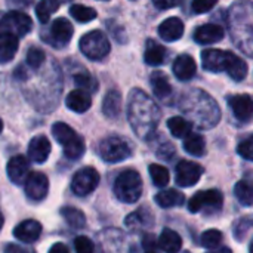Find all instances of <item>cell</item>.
Masks as SVG:
<instances>
[{
  "instance_id": "cell-21",
  "label": "cell",
  "mask_w": 253,
  "mask_h": 253,
  "mask_svg": "<svg viewBox=\"0 0 253 253\" xmlns=\"http://www.w3.org/2000/svg\"><path fill=\"white\" fill-rule=\"evenodd\" d=\"M151 89L154 92V95L162 101V102H169L170 96H172V86L169 83V79L166 77L165 73L162 71H154L151 74Z\"/></svg>"
},
{
  "instance_id": "cell-20",
  "label": "cell",
  "mask_w": 253,
  "mask_h": 253,
  "mask_svg": "<svg viewBox=\"0 0 253 253\" xmlns=\"http://www.w3.org/2000/svg\"><path fill=\"white\" fill-rule=\"evenodd\" d=\"M196 61L190 55H181L175 59L173 62V74L176 76L178 80L181 82H188L196 76Z\"/></svg>"
},
{
  "instance_id": "cell-50",
  "label": "cell",
  "mask_w": 253,
  "mask_h": 253,
  "mask_svg": "<svg viewBox=\"0 0 253 253\" xmlns=\"http://www.w3.org/2000/svg\"><path fill=\"white\" fill-rule=\"evenodd\" d=\"M49 253H70V251H68V248L64 243H55L49 249Z\"/></svg>"
},
{
  "instance_id": "cell-56",
  "label": "cell",
  "mask_w": 253,
  "mask_h": 253,
  "mask_svg": "<svg viewBox=\"0 0 253 253\" xmlns=\"http://www.w3.org/2000/svg\"><path fill=\"white\" fill-rule=\"evenodd\" d=\"M59 3H67V1H70V0H58Z\"/></svg>"
},
{
  "instance_id": "cell-8",
  "label": "cell",
  "mask_w": 253,
  "mask_h": 253,
  "mask_svg": "<svg viewBox=\"0 0 253 253\" xmlns=\"http://www.w3.org/2000/svg\"><path fill=\"white\" fill-rule=\"evenodd\" d=\"M33 28L31 18L21 12V10H12V12H0V34L1 33H12L18 37L25 36Z\"/></svg>"
},
{
  "instance_id": "cell-22",
  "label": "cell",
  "mask_w": 253,
  "mask_h": 253,
  "mask_svg": "<svg viewBox=\"0 0 253 253\" xmlns=\"http://www.w3.org/2000/svg\"><path fill=\"white\" fill-rule=\"evenodd\" d=\"M65 104L74 113H84L90 108L92 98H90L89 92H86L83 89H76L67 95Z\"/></svg>"
},
{
  "instance_id": "cell-51",
  "label": "cell",
  "mask_w": 253,
  "mask_h": 253,
  "mask_svg": "<svg viewBox=\"0 0 253 253\" xmlns=\"http://www.w3.org/2000/svg\"><path fill=\"white\" fill-rule=\"evenodd\" d=\"M33 3V0H9V4H13V6H22V7H27Z\"/></svg>"
},
{
  "instance_id": "cell-47",
  "label": "cell",
  "mask_w": 253,
  "mask_h": 253,
  "mask_svg": "<svg viewBox=\"0 0 253 253\" xmlns=\"http://www.w3.org/2000/svg\"><path fill=\"white\" fill-rule=\"evenodd\" d=\"M173 154H175V150H173V145L172 144H165V147H162L157 151V156H160L165 160H169Z\"/></svg>"
},
{
  "instance_id": "cell-11",
  "label": "cell",
  "mask_w": 253,
  "mask_h": 253,
  "mask_svg": "<svg viewBox=\"0 0 253 253\" xmlns=\"http://www.w3.org/2000/svg\"><path fill=\"white\" fill-rule=\"evenodd\" d=\"M73 33H74V28H73L71 22L65 18H58L50 24L47 36L44 34L43 39L56 47H62L71 40Z\"/></svg>"
},
{
  "instance_id": "cell-18",
  "label": "cell",
  "mask_w": 253,
  "mask_h": 253,
  "mask_svg": "<svg viewBox=\"0 0 253 253\" xmlns=\"http://www.w3.org/2000/svg\"><path fill=\"white\" fill-rule=\"evenodd\" d=\"M50 154V142L44 135L34 136L28 145V157L34 163H44Z\"/></svg>"
},
{
  "instance_id": "cell-32",
  "label": "cell",
  "mask_w": 253,
  "mask_h": 253,
  "mask_svg": "<svg viewBox=\"0 0 253 253\" xmlns=\"http://www.w3.org/2000/svg\"><path fill=\"white\" fill-rule=\"evenodd\" d=\"M52 135H53V138H55L62 147L67 145L68 142H71V141L77 136V133L74 132V129L70 127L68 125L62 123V122H58V123H55V125L52 126Z\"/></svg>"
},
{
  "instance_id": "cell-6",
  "label": "cell",
  "mask_w": 253,
  "mask_h": 253,
  "mask_svg": "<svg viewBox=\"0 0 253 253\" xmlns=\"http://www.w3.org/2000/svg\"><path fill=\"white\" fill-rule=\"evenodd\" d=\"M79 46H80L82 53L92 61H99V59L105 58L110 52V42H108L107 36L98 30L84 34L80 39Z\"/></svg>"
},
{
  "instance_id": "cell-7",
  "label": "cell",
  "mask_w": 253,
  "mask_h": 253,
  "mask_svg": "<svg viewBox=\"0 0 253 253\" xmlns=\"http://www.w3.org/2000/svg\"><path fill=\"white\" fill-rule=\"evenodd\" d=\"M132 154L130 145L119 136H108L99 144V156L107 163H119Z\"/></svg>"
},
{
  "instance_id": "cell-2",
  "label": "cell",
  "mask_w": 253,
  "mask_h": 253,
  "mask_svg": "<svg viewBox=\"0 0 253 253\" xmlns=\"http://www.w3.org/2000/svg\"><path fill=\"white\" fill-rule=\"evenodd\" d=\"M179 108L191 125L203 130L215 127L221 120L219 105L202 89L187 90L181 98Z\"/></svg>"
},
{
  "instance_id": "cell-37",
  "label": "cell",
  "mask_w": 253,
  "mask_h": 253,
  "mask_svg": "<svg viewBox=\"0 0 253 253\" xmlns=\"http://www.w3.org/2000/svg\"><path fill=\"white\" fill-rule=\"evenodd\" d=\"M150 176L157 187H166L169 184V170L162 165H150Z\"/></svg>"
},
{
  "instance_id": "cell-35",
  "label": "cell",
  "mask_w": 253,
  "mask_h": 253,
  "mask_svg": "<svg viewBox=\"0 0 253 253\" xmlns=\"http://www.w3.org/2000/svg\"><path fill=\"white\" fill-rule=\"evenodd\" d=\"M70 13L79 22H89L96 18V10L84 4H73L70 7Z\"/></svg>"
},
{
  "instance_id": "cell-25",
  "label": "cell",
  "mask_w": 253,
  "mask_h": 253,
  "mask_svg": "<svg viewBox=\"0 0 253 253\" xmlns=\"http://www.w3.org/2000/svg\"><path fill=\"white\" fill-rule=\"evenodd\" d=\"M144 59L151 67L162 65L165 62V59H166V49H165V46L159 44L154 40H148L147 42V46H145Z\"/></svg>"
},
{
  "instance_id": "cell-13",
  "label": "cell",
  "mask_w": 253,
  "mask_h": 253,
  "mask_svg": "<svg viewBox=\"0 0 253 253\" xmlns=\"http://www.w3.org/2000/svg\"><path fill=\"white\" fill-rule=\"evenodd\" d=\"M202 175H203V168L199 163L182 160L176 166L175 181L179 187H193L199 182Z\"/></svg>"
},
{
  "instance_id": "cell-39",
  "label": "cell",
  "mask_w": 253,
  "mask_h": 253,
  "mask_svg": "<svg viewBox=\"0 0 253 253\" xmlns=\"http://www.w3.org/2000/svg\"><path fill=\"white\" fill-rule=\"evenodd\" d=\"M44 59H46V55H44V52L42 49H39V47H30L28 49V52H27V64L31 68H34V70L40 68L44 64Z\"/></svg>"
},
{
  "instance_id": "cell-5",
  "label": "cell",
  "mask_w": 253,
  "mask_h": 253,
  "mask_svg": "<svg viewBox=\"0 0 253 253\" xmlns=\"http://www.w3.org/2000/svg\"><path fill=\"white\" fill-rule=\"evenodd\" d=\"M114 194L120 202L127 205L138 202L142 194L141 175L133 169L123 170L114 181Z\"/></svg>"
},
{
  "instance_id": "cell-4",
  "label": "cell",
  "mask_w": 253,
  "mask_h": 253,
  "mask_svg": "<svg viewBox=\"0 0 253 253\" xmlns=\"http://www.w3.org/2000/svg\"><path fill=\"white\" fill-rule=\"evenodd\" d=\"M202 65L206 71H225L233 80L242 82L248 76V64L233 52L219 49H206L202 52Z\"/></svg>"
},
{
  "instance_id": "cell-54",
  "label": "cell",
  "mask_w": 253,
  "mask_h": 253,
  "mask_svg": "<svg viewBox=\"0 0 253 253\" xmlns=\"http://www.w3.org/2000/svg\"><path fill=\"white\" fill-rule=\"evenodd\" d=\"M249 253H253V239L252 242H251V246H249Z\"/></svg>"
},
{
  "instance_id": "cell-52",
  "label": "cell",
  "mask_w": 253,
  "mask_h": 253,
  "mask_svg": "<svg viewBox=\"0 0 253 253\" xmlns=\"http://www.w3.org/2000/svg\"><path fill=\"white\" fill-rule=\"evenodd\" d=\"M211 253H233L228 248H221V249H218V251H213V252Z\"/></svg>"
},
{
  "instance_id": "cell-17",
  "label": "cell",
  "mask_w": 253,
  "mask_h": 253,
  "mask_svg": "<svg viewBox=\"0 0 253 253\" xmlns=\"http://www.w3.org/2000/svg\"><path fill=\"white\" fill-rule=\"evenodd\" d=\"M193 37L199 44H213L222 40L224 30L216 24H205L196 28Z\"/></svg>"
},
{
  "instance_id": "cell-12",
  "label": "cell",
  "mask_w": 253,
  "mask_h": 253,
  "mask_svg": "<svg viewBox=\"0 0 253 253\" xmlns=\"http://www.w3.org/2000/svg\"><path fill=\"white\" fill-rule=\"evenodd\" d=\"M24 191L28 200L40 202L47 196L49 191V179L42 172H30L27 181L24 182Z\"/></svg>"
},
{
  "instance_id": "cell-49",
  "label": "cell",
  "mask_w": 253,
  "mask_h": 253,
  "mask_svg": "<svg viewBox=\"0 0 253 253\" xmlns=\"http://www.w3.org/2000/svg\"><path fill=\"white\" fill-rule=\"evenodd\" d=\"M4 253H36V252H34V251H31V249L22 248V246H19V245H13V243H10V245H7V246L4 248Z\"/></svg>"
},
{
  "instance_id": "cell-36",
  "label": "cell",
  "mask_w": 253,
  "mask_h": 253,
  "mask_svg": "<svg viewBox=\"0 0 253 253\" xmlns=\"http://www.w3.org/2000/svg\"><path fill=\"white\" fill-rule=\"evenodd\" d=\"M222 240H224L222 233H221L219 230H215V228L205 231V233L202 234V239H200L202 246H205L206 249H212V251H213V249H218V248L221 246Z\"/></svg>"
},
{
  "instance_id": "cell-31",
  "label": "cell",
  "mask_w": 253,
  "mask_h": 253,
  "mask_svg": "<svg viewBox=\"0 0 253 253\" xmlns=\"http://www.w3.org/2000/svg\"><path fill=\"white\" fill-rule=\"evenodd\" d=\"M168 127L175 138H185L187 135L191 133V123L185 117L175 116V117L169 119Z\"/></svg>"
},
{
  "instance_id": "cell-40",
  "label": "cell",
  "mask_w": 253,
  "mask_h": 253,
  "mask_svg": "<svg viewBox=\"0 0 253 253\" xmlns=\"http://www.w3.org/2000/svg\"><path fill=\"white\" fill-rule=\"evenodd\" d=\"M126 225L129 228H139L147 225V213L145 211H138L126 218Z\"/></svg>"
},
{
  "instance_id": "cell-30",
  "label": "cell",
  "mask_w": 253,
  "mask_h": 253,
  "mask_svg": "<svg viewBox=\"0 0 253 253\" xmlns=\"http://www.w3.org/2000/svg\"><path fill=\"white\" fill-rule=\"evenodd\" d=\"M234 196L237 202L243 206L253 205V184L249 181H239L234 187Z\"/></svg>"
},
{
  "instance_id": "cell-33",
  "label": "cell",
  "mask_w": 253,
  "mask_h": 253,
  "mask_svg": "<svg viewBox=\"0 0 253 253\" xmlns=\"http://www.w3.org/2000/svg\"><path fill=\"white\" fill-rule=\"evenodd\" d=\"M58 7H59V1L58 0H40L36 4L37 19L42 24H46L49 21V18L52 16V13L58 10Z\"/></svg>"
},
{
  "instance_id": "cell-48",
  "label": "cell",
  "mask_w": 253,
  "mask_h": 253,
  "mask_svg": "<svg viewBox=\"0 0 253 253\" xmlns=\"http://www.w3.org/2000/svg\"><path fill=\"white\" fill-rule=\"evenodd\" d=\"M108 28H110V31H113V34H114V37H116V40H119V42H125L126 39H125V30L123 28H119L117 25H116V22H108Z\"/></svg>"
},
{
  "instance_id": "cell-1",
  "label": "cell",
  "mask_w": 253,
  "mask_h": 253,
  "mask_svg": "<svg viewBox=\"0 0 253 253\" xmlns=\"http://www.w3.org/2000/svg\"><path fill=\"white\" fill-rule=\"evenodd\" d=\"M159 105L141 89H133L129 95L127 102V119L136 133L142 141H151L156 136V130L160 122Z\"/></svg>"
},
{
  "instance_id": "cell-29",
  "label": "cell",
  "mask_w": 253,
  "mask_h": 253,
  "mask_svg": "<svg viewBox=\"0 0 253 253\" xmlns=\"http://www.w3.org/2000/svg\"><path fill=\"white\" fill-rule=\"evenodd\" d=\"M61 216L65 219V222L73 228H83L86 225V216L80 209L65 206L61 209Z\"/></svg>"
},
{
  "instance_id": "cell-57",
  "label": "cell",
  "mask_w": 253,
  "mask_h": 253,
  "mask_svg": "<svg viewBox=\"0 0 253 253\" xmlns=\"http://www.w3.org/2000/svg\"><path fill=\"white\" fill-rule=\"evenodd\" d=\"M145 253H157V252H145Z\"/></svg>"
},
{
  "instance_id": "cell-27",
  "label": "cell",
  "mask_w": 253,
  "mask_h": 253,
  "mask_svg": "<svg viewBox=\"0 0 253 253\" xmlns=\"http://www.w3.org/2000/svg\"><path fill=\"white\" fill-rule=\"evenodd\" d=\"M184 202H185L184 194L176 190H163L156 196V203L163 209L181 206Z\"/></svg>"
},
{
  "instance_id": "cell-58",
  "label": "cell",
  "mask_w": 253,
  "mask_h": 253,
  "mask_svg": "<svg viewBox=\"0 0 253 253\" xmlns=\"http://www.w3.org/2000/svg\"><path fill=\"white\" fill-rule=\"evenodd\" d=\"M184 253H190V252H184Z\"/></svg>"
},
{
  "instance_id": "cell-44",
  "label": "cell",
  "mask_w": 253,
  "mask_h": 253,
  "mask_svg": "<svg viewBox=\"0 0 253 253\" xmlns=\"http://www.w3.org/2000/svg\"><path fill=\"white\" fill-rule=\"evenodd\" d=\"M252 225H253V221L251 219V218L240 219V221L237 222V225H236V230H234V236H236V239H237V240L245 239V236H246L248 230H249Z\"/></svg>"
},
{
  "instance_id": "cell-55",
  "label": "cell",
  "mask_w": 253,
  "mask_h": 253,
  "mask_svg": "<svg viewBox=\"0 0 253 253\" xmlns=\"http://www.w3.org/2000/svg\"><path fill=\"white\" fill-rule=\"evenodd\" d=\"M1 130H3V122H1V119H0V133H1Z\"/></svg>"
},
{
  "instance_id": "cell-23",
  "label": "cell",
  "mask_w": 253,
  "mask_h": 253,
  "mask_svg": "<svg viewBox=\"0 0 253 253\" xmlns=\"http://www.w3.org/2000/svg\"><path fill=\"white\" fill-rule=\"evenodd\" d=\"M159 248L166 253H178L182 248V239L181 236L169 228H165L160 234V237L157 239Z\"/></svg>"
},
{
  "instance_id": "cell-43",
  "label": "cell",
  "mask_w": 253,
  "mask_h": 253,
  "mask_svg": "<svg viewBox=\"0 0 253 253\" xmlns=\"http://www.w3.org/2000/svg\"><path fill=\"white\" fill-rule=\"evenodd\" d=\"M218 3V0H193L191 3V9L194 13L197 15H202V13H206L209 12L215 4Z\"/></svg>"
},
{
  "instance_id": "cell-53",
  "label": "cell",
  "mask_w": 253,
  "mask_h": 253,
  "mask_svg": "<svg viewBox=\"0 0 253 253\" xmlns=\"http://www.w3.org/2000/svg\"><path fill=\"white\" fill-rule=\"evenodd\" d=\"M1 227H3V215L0 212V230H1Z\"/></svg>"
},
{
  "instance_id": "cell-45",
  "label": "cell",
  "mask_w": 253,
  "mask_h": 253,
  "mask_svg": "<svg viewBox=\"0 0 253 253\" xmlns=\"http://www.w3.org/2000/svg\"><path fill=\"white\" fill-rule=\"evenodd\" d=\"M142 248H144L145 252H157V248H159L157 239L153 234L144 236V239H142Z\"/></svg>"
},
{
  "instance_id": "cell-3",
  "label": "cell",
  "mask_w": 253,
  "mask_h": 253,
  "mask_svg": "<svg viewBox=\"0 0 253 253\" xmlns=\"http://www.w3.org/2000/svg\"><path fill=\"white\" fill-rule=\"evenodd\" d=\"M228 30L233 43L248 56L253 58V3L239 0L228 9Z\"/></svg>"
},
{
  "instance_id": "cell-42",
  "label": "cell",
  "mask_w": 253,
  "mask_h": 253,
  "mask_svg": "<svg viewBox=\"0 0 253 253\" xmlns=\"http://www.w3.org/2000/svg\"><path fill=\"white\" fill-rule=\"evenodd\" d=\"M237 153H239L243 159L253 162V135H251L249 138H246L245 141H242V142L239 144Z\"/></svg>"
},
{
  "instance_id": "cell-15",
  "label": "cell",
  "mask_w": 253,
  "mask_h": 253,
  "mask_svg": "<svg viewBox=\"0 0 253 253\" xmlns=\"http://www.w3.org/2000/svg\"><path fill=\"white\" fill-rule=\"evenodd\" d=\"M30 175V163L24 156H15L7 163V176L15 185H22Z\"/></svg>"
},
{
  "instance_id": "cell-24",
  "label": "cell",
  "mask_w": 253,
  "mask_h": 253,
  "mask_svg": "<svg viewBox=\"0 0 253 253\" xmlns=\"http://www.w3.org/2000/svg\"><path fill=\"white\" fill-rule=\"evenodd\" d=\"M18 50V36L12 33L0 34V64H7L13 59Z\"/></svg>"
},
{
  "instance_id": "cell-46",
  "label": "cell",
  "mask_w": 253,
  "mask_h": 253,
  "mask_svg": "<svg viewBox=\"0 0 253 253\" xmlns=\"http://www.w3.org/2000/svg\"><path fill=\"white\" fill-rule=\"evenodd\" d=\"M184 0H153L154 6L159 7V9H170V7H175L178 4H181Z\"/></svg>"
},
{
  "instance_id": "cell-28",
  "label": "cell",
  "mask_w": 253,
  "mask_h": 253,
  "mask_svg": "<svg viewBox=\"0 0 253 253\" xmlns=\"http://www.w3.org/2000/svg\"><path fill=\"white\" fill-rule=\"evenodd\" d=\"M184 150L196 157H202L206 151V142L205 138L199 133H190L184 138Z\"/></svg>"
},
{
  "instance_id": "cell-14",
  "label": "cell",
  "mask_w": 253,
  "mask_h": 253,
  "mask_svg": "<svg viewBox=\"0 0 253 253\" xmlns=\"http://www.w3.org/2000/svg\"><path fill=\"white\" fill-rule=\"evenodd\" d=\"M228 105L240 122H249L253 116V99L249 95H233L228 99Z\"/></svg>"
},
{
  "instance_id": "cell-9",
  "label": "cell",
  "mask_w": 253,
  "mask_h": 253,
  "mask_svg": "<svg viewBox=\"0 0 253 253\" xmlns=\"http://www.w3.org/2000/svg\"><path fill=\"white\" fill-rule=\"evenodd\" d=\"M99 184V173L93 168H83L77 170L71 179V190L76 196L84 197L96 190Z\"/></svg>"
},
{
  "instance_id": "cell-41",
  "label": "cell",
  "mask_w": 253,
  "mask_h": 253,
  "mask_svg": "<svg viewBox=\"0 0 253 253\" xmlns=\"http://www.w3.org/2000/svg\"><path fill=\"white\" fill-rule=\"evenodd\" d=\"M74 249H76V253H93L95 246H93V242L89 237L79 236L74 240Z\"/></svg>"
},
{
  "instance_id": "cell-38",
  "label": "cell",
  "mask_w": 253,
  "mask_h": 253,
  "mask_svg": "<svg viewBox=\"0 0 253 253\" xmlns=\"http://www.w3.org/2000/svg\"><path fill=\"white\" fill-rule=\"evenodd\" d=\"M73 79H74V83L86 92H95L98 89L96 80L87 71H79L77 74H74Z\"/></svg>"
},
{
  "instance_id": "cell-34",
  "label": "cell",
  "mask_w": 253,
  "mask_h": 253,
  "mask_svg": "<svg viewBox=\"0 0 253 253\" xmlns=\"http://www.w3.org/2000/svg\"><path fill=\"white\" fill-rule=\"evenodd\" d=\"M62 148H64V156L70 160H79L84 154V150H86L84 141L80 135H77L71 142H68Z\"/></svg>"
},
{
  "instance_id": "cell-19",
  "label": "cell",
  "mask_w": 253,
  "mask_h": 253,
  "mask_svg": "<svg viewBox=\"0 0 253 253\" xmlns=\"http://www.w3.org/2000/svg\"><path fill=\"white\" fill-rule=\"evenodd\" d=\"M184 34V22L179 18H168L159 27V36L166 42H176Z\"/></svg>"
},
{
  "instance_id": "cell-10",
  "label": "cell",
  "mask_w": 253,
  "mask_h": 253,
  "mask_svg": "<svg viewBox=\"0 0 253 253\" xmlns=\"http://www.w3.org/2000/svg\"><path fill=\"white\" fill-rule=\"evenodd\" d=\"M222 194L218 190H206V191H199L196 193L190 203H188V211L191 213L202 212L205 209H212V211H219L222 208Z\"/></svg>"
},
{
  "instance_id": "cell-26",
  "label": "cell",
  "mask_w": 253,
  "mask_h": 253,
  "mask_svg": "<svg viewBox=\"0 0 253 253\" xmlns=\"http://www.w3.org/2000/svg\"><path fill=\"white\" fill-rule=\"evenodd\" d=\"M122 111V95L119 90H110L102 101V113L108 119L119 117Z\"/></svg>"
},
{
  "instance_id": "cell-16",
  "label": "cell",
  "mask_w": 253,
  "mask_h": 253,
  "mask_svg": "<svg viewBox=\"0 0 253 253\" xmlns=\"http://www.w3.org/2000/svg\"><path fill=\"white\" fill-rule=\"evenodd\" d=\"M13 236L21 243H27V245L34 243L42 236V225H40V222H37L34 219H27L15 227Z\"/></svg>"
}]
</instances>
